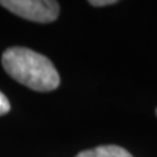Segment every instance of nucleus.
Segmentation results:
<instances>
[{
  "mask_svg": "<svg viewBox=\"0 0 157 157\" xmlns=\"http://www.w3.org/2000/svg\"><path fill=\"white\" fill-rule=\"evenodd\" d=\"M117 0H90L89 4L94 7H105V6H111V4H115Z\"/></svg>",
  "mask_w": 157,
  "mask_h": 157,
  "instance_id": "39448f33",
  "label": "nucleus"
},
{
  "mask_svg": "<svg viewBox=\"0 0 157 157\" xmlns=\"http://www.w3.org/2000/svg\"><path fill=\"white\" fill-rule=\"evenodd\" d=\"M9 109H11V105H9L8 98L0 92V115L7 114V113L9 111Z\"/></svg>",
  "mask_w": 157,
  "mask_h": 157,
  "instance_id": "20e7f679",
  "label": "nucleus"
},
{
  "mask_svg": "<svg viewBox=\"0 0 157 157\" xmlns=\"http://www.w3.org/2000/svg\"><path fill=\"white\" fill-rule=\"evenodd\" d=\"M156 114H157V110H156Z\"/></svg>",
  "mask_w": 157,
  "mask_h": 157,
  "instance_id": "423d86ee",
  "label": "nucleus"
},
{
  "mask_svg": "<svg viewBox=\"0 0 157 157\" xmlns=\"http://www.w3.org/2000/svg\"><path fill=\"white\" fill-rule=\"evenodd\" d=\"M2 63L6 72L20 84L37 92L56 89L60 77L48 59L26 47H9L3 52Z\"/></svg>",
  "mask_w": 157,
  "mask_h": 157,
  "instance_id": "f257e3e1",
  "label": "nucleus"
},
{
  "mask_svg": "<svg viewBox=\"0 0 157 157\" xmlns=\"http://www.w3.org/2000/svg\"><path fill=\"white\" fill-rule=\"evenodd\" d=\"M76 157H132V155L119 145H100L82 151Z\"/></svg>",
  "mask_w": 157,
  "mask_h": 157,
  "instance_id": "7ed1b4c3",
  "label": "nucleus"
},
{
  "mask_svg": "<svg viewBox=\"0 0 157 157\" xmlns=\"http://www.w3.org/2000/svg\"><path fill=\"white\" fill-rule=\"evenodd\" d=\"M0 6L34 22H52L58 18L59 4L54 0H2Z\"/></svg>",
  "mask_w": 157,
  "mask_h": 157,
  "instance_id": "f03ea898",
  "label": "nucleus"
}]
</instances>
